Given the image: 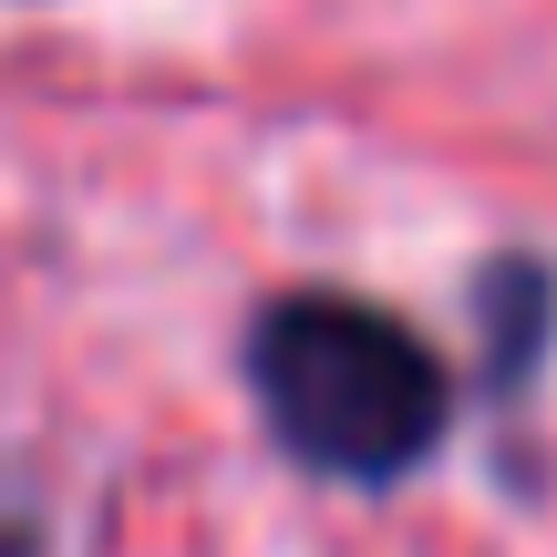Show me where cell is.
I'll use <instances>...</instances> for the list:
<instances>
[{
  "instance_id": "6da1fadb",
  "label": "cell",
  "mask_w": 557,
  "mask_h": 557,
  "mask_svg": "<svg viewBox=\"0 0 557 557\" xmlns=\"http://www.w3.org/2000/svg\"><path fill=\"white\" fill-rule=\"evenodd\" d=\"M248 393L269 434L341 485H393L444 444V361L372 299H269L248 331Z\"/></svg>"
},
{
  "instance_id": "7a4b0ae2",
  "label": "cell",
  "mask_w": 557,
  "mask_h": 557,
  "mask_svg": "<svg viewBox=\"0 0 557 557\" xmlns=\"http://www.w3.org/2000/svg\"><path fill=\"white\" fill-rule=\"evenodd\" d=\"M0 557H41V517L11 496V485H0Z\"/></svg>"
}]
</instances>
